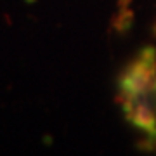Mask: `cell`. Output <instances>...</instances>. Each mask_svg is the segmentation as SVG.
<instances>
[{"mask_svg":"<svg viewBox=\"0 0 156 156\" xmlns=\"http://www.w3.org/2000/svg\"><path fill=\"white\" fill-rule=\"evenodd\" d=\"M156 85V50L144 47L118 78L120 97L125 101L146 97Z\"/></svg>","mask_w":156,"mask_h":156,"instance_id":"6da1fadb","label":"cell"},{"mask_svg":"<svg viewBox=\"0 0 156 156\" xmlns=\"http://www.w3.org/2000/svg\"><path fill=\"white\" fill-rule=\"evenodd\" d=\"M123 108H125V116L128 122L140 130H144L149 137L156 139V113L144 97L125 101Z\"/></svg>","mask_w":156,"mask_h":156,"instance_id":"7a4b0ae2","label":"cell"},{"mask_svg":"<svg viewBox=\"0 0 156 156\" xmlns=\"http://www.w3.org/2000/svg\"><path fill=\"white\" fill-rule=\"evenodd\" d=\"M154 92H156V85H154Z\"/></svg>","mask_w":156,"mask_h":156,"instance_id":"3957f363","label":"cell"}]
</instances>
